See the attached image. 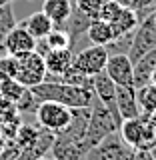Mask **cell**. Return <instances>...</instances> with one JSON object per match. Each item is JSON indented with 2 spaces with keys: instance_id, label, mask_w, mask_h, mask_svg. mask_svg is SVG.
Returning a JSON list of instances; mask_svg holds the SVG:
<instances>
[{
  "instance_id": "1f68e13d",
  "label": "cell",
  "mask_w": 156,
  "mask_h": 160,
  "mask_svg": "<svg viewBox=\"0 0 156 160\" xmlns=\"http://www.w3.org/2000/svg\"><path fill=\"white\" fill-rule=\"evenodd\" d=\"M74 6H76L78 10H82L84 14H88L90 18H96L98 14V8L102 6L104 0H72Z\"/></svg>"
},
{
  "instance_id": "4fadbf2b",
  "label": "cell",
  "mask_w": 156,
  "mask_h": 160,
  "mask_svg": "<svg viewBox=\"0 0 156 160\" xmlns=\"http://www.w3.org/2000/svg\"><path fill=\"white\" fill-rule=\"evenodd\" d=\"M154 70H156V48L146 52L144 56H140L132 64V86L140 88L144 84H150Z\"/></svg>"
},
{
  "instance_id": "d6a6232c",
  "label": "cell",
  "mask_w": 156,
  "mask_h": 160,
  "mask_svg": "<svg viewBox=\"0 0 156 160\" xmlns=\"http://www.w3.org/2000/svg\"><path fill=\"white\" fill-rule=\"evenodd\" d=\"M154 6H156V0H132V2H130V8L136 10V14H138L140 20L146 16Z\"/></svg>"
},
{
  "instance_id": "7402d4cb",
  "label": "cell",
  "mask_w": 156,
  "mask_h": 160,
  "mask_svg": "<svg viewBox=\"0 0 156 160\" xmlns=\"http://www.w3.org/2000/svg\"><path fill=\"white\" fill-rule=\"evenodd\" d=\"M136 100L140 108V116H152L156 110V86L154 84H144L136 88Z\"/></svg>"
},
{
  "instance_id": "74e56055",
  "label": "cell",
  "mask_w": 156,
  "mask_h": 160,
  "mask_svg": "<svg viewBox=\"0 0 156 160\" xmlns=\"http://www.w3.org/2000/svg\"><path fill=\"white\" fill-rule=\"evenodd\" d=\"M36 160H54V158H52V156H50V158H48V156H46V154H44V156H40V158H36Z\"/></svg>"
},
{
  "instance_id": "8d00e7d4",
  "label": "cell",
  "mask_w": 156,
  "mask_h": 160,
  "mask_svg": "<svg viewBox=\"0 0 156 160\" xmlns=\"http://www.w3.org/2000/svg\"><path fill=\"white\" fill-rule=\"evenodd\" d=\"M150 84H154V86H156V70H154V74H152V78H150Z\"/></svg>"
},
{
  "instance_id": "ab89813d",
  "label": "cell",
  "mask_w": 156,
  "mask_h": 160,
  "mask_svg": "<svg viewBox=\"0 0 156 160\" xmlns=\"http://www.w3.org/2000/svg\"><path fill=\"white\" fill-rule=\"evenodd\" d=\"M150 154H152V156H154V160H156V146H154L152 150H150Z\"/></svg>"
},
{
  "instance_id": "836d02e7",
  "label": "cell",
  "mask_w": 156,
  "mask_h": 160,
  "mask_svg": "<svg viewBox=\"0 0 156 160\" xmlns=\"http://www.w3.org/2000/svg\"><path fill=\"white\" fill-rule=\"evenodd\" d=\"M16 152H18L16 146H6L4 150H0V160H10Z\"/></svg>"
},
{
  "instance_id": "ffe728a7",
  "label": "cell",
  "mask_w": 156,
  "mask_h": 160,
  "mask_svg": "<svg viewBox=\"0 0 156 160\" xmlns=\"http://www.w3.org/2000/svg\"><path fill=\"white\" fill-rule=\"evenodd\" d=\"M18 24H22L24 28L28 30L30 34H32L36 40L40 38H46L48 36V32L54 28V24H52V20H50L46 14L42 12V10H38V12H32L26 20H22V22H18Z\"/></svg>"
},
{
  "instance_id": "60d3db41",
  "label": "cell",
  "mask_w": 156,
  "mask_h": 160,
  "mask_svg": "<svg viewBox=\"0 0 156 160\" xmlns=\"http://www.w3.org/2000/svg\"><path fill=\"white\" fill-rule=\"evenodd\" d=\"M134 160H136V158H134Z\"/></svg>"
},
{
  "instance_id": "6da1fadb",
  "label": "cell",
  "mask_w": 156,
  "mask_h": 160,
  "mask_svg": "<svg viewBox=\"0 0 156 160\" xmlns=\"http://www.w3.org/2000/svg\"><path fill=\"white\" fill-rule=\"evenodd\" d=\"M40 102L44 100H52V102H60L68 108H84L90 106L94 100V90L84 88V86H72V84L64 82H52V80H44V82L36 84L30 88Z\"/></svg>"
},
{
  "instance_id": "7a4b0ae2",
  "label": "cell",
  "mask_w": 156,
  "mask_h": 160,
  "mask_svg": "<svg viewBox=\"0 0 156 160\" xmlns=\"http://www.w3.org/2000/svg\"><path fill=\"white\" fill-rule=\"evenodd\" d=\"M116 130H118V124H116V120H114V116L110 114V110L94 96L92 104H90L88 128H86V134H84L82 144L90 150L92 146H96L100 140H104L108 134L116 132Z\"/></svg>"
},
{
  "instance_id": "484cf974",
  "label": "cell",
  "mask_w": 156,
  "mask_h": 160,
  "mask_svg": "<svg viewBox=\"0 0 156 160\" xmlns=\"http://www.w3.org/2000/svg\"><path fill=\"white\" fill-rule=\"evenodd\" d=\"M58 82L64 84H72V86H84V88H92V76H86V74L78 72L76 68L70 66L66 72H62L58 76Z\"/></svg>"
},
{
  "instance_id": "52a82bcc",
  "label": "cell",
  "mask_w": 156,
  "mask_h": 160,
  "mask_svg": "<svg viewBox=\"0 0 156 160\" xmlns=\"http://www.w3.org/2000/svg\"><path fill=\"white\" fill-rule=\"evenodd\" d=\"M154 48H156V22L146 16L140 20V24L132 34V44H130L128 56L134 64L140 56H144L146 52H150Z\"/></svg>"
},
{
  "instance_id": "44dd1931",
  "label": "cell",
  "mask_w": 156,
  "mask_h": 160,
  "mask_svg": "<svg viewBox=\"0 0 156 160\" xmlns=\"http://www.w3.org/2000/svg\"><path fill=\"white\" fill-rule=\"evenodd\" d=\"M86 36L92 44L108 46L114 40V32H112L110 22H104V20H100V18H92V22H90V26L86 30Z\"/></svg>"
},
{
  "instance_id": "603a6c76",
  "label": "cell",
  "mask_w": 156,
  "mask_h": 160,
  "mask_svg": "<svg viewBox=\"0 0 156 160\" xmlns=\"http://www.w3.org/2000/svg\"><path fill=\"white\" fill-rule=\"evenodd\" d=\"M16 18H14V8L12 2L0 6V54H4V40H6L8 32L16 26Z\"/></svg>"
},
{
  "instance_id": "ac0fdd59",
  "label": "cell",
  "mask_w": 156,
  "mask_h": 160,
  "mask_svg": "<svg viewBox=\"0 0 156 160\" xmlns=\"http://www.w3.org/2000/svg\"><path fill=\"white\" fill-rule=\"evenodd\" d=\"M72 8H74L72 0H44L42 12L52 20L54 26H62V24L68 20Z\"/></svg>"
},
{
  "instance_id": "d590c367",
  "label": "cell",
  "mask_w": 156,
  "mask_h": 160,
  "mask_svg": "<svg viewBox=\"0 0 156 160\" xmlns=\"http://www.w3.org/2000/svg\"><path fill=\"white\" fill-rule=\"evenodd\" d=\"M114 2L122 4V6H130V2H132V0H114Z\"/></svg>"
},
{
  "instance_id": "7c38bea8",
  "label": "cell",
  "mask_w": 156,
  "mask_h": 160,
  "mask_svg": "<svg viewBox=\"0 0 156 160\" xmlns=\"http://www.w3.org/2000/svg\"><path fill=\"white\" fill-rule=\"evenodd\" d=\"M116 108H118V114L122 120L140 116L136 88L134 86H116Z\"/></svg>"
},
{
  "instance_id": "ba28073f",
  "label": "cell",
  "mask_w": 156,
  "mask_h": 160,
  "mask_svg": "<svg viewBox=\"0 0 156 160\" xmlns=\"http://www.w3.org/2000/svg\"><path fill=\"white\" fill-rule=\"evenodd\" d=\"M92 90H94V96L110 110V114L114 116L116 124L120 126V124H122V118H120L118 108H116V84H114V80L102 70V72H98V74L92 76Z\"/></svg>"
},
{
  "instance_id": "5b68a950",
  "label": "cell",
  "mask_w": 156,
  "mask_h": 160,
  "mask_svg": "<svg viewBox=\"0 0 156 160\" xmlns=\"http://www.w3.org/2000/svg\"><path fill=\"white\" fill-rule=\"evenodd\" d=\"M18 58V72H16V80L20 84H24L26 88H32L36 84L44 82L46 78V62L38 52H28L22 54Z\"/></svg>"
},
{
  "instance_id": "f35d334b",
  "label": "cell",
  "mask_w": 156,
  "mask_h": 160,
  "mask_svg": "<svg viewBox=\"0 0 156 160\" xmlns=\"http://www.w3.org/2000/svg\"><path fill=\"white\" fill-rule=\"evenodd\" d=\"M8 2H14V0H0V6H4V4H8Z\"/></svg>"
},
{
  "instance_id": "30bf717a",
  "label": "cell",
  "mask_w": 156,
  "mask_h": 160,
  "mask_svg": "<svg viewBox=\"0 0 156 160\" xmlns=\"http://www.w3.org/2000/svg\"><path fill=\"white\" fill-rule=\"evenodd\" d=\"M36 46V38L28 32L22 24H16L8 32L4 40V54H12V56H22V54L32 52Z\"/></svg>"
},
{
  "instance_id": "e0dca14e",
  "label": "cell",
  "mask_w": 156,
  "mask_h": 160,
  "mask_svg": "<svg viewBox=\"0 0 156 160\" xmlns=\"http://www.w3.org/2000/svg\"><path fill=\"white\" fill-rule=\"evenodd\" d=\"M142 130H144V116H136V118L122 120V124L118 126V134L126 144L138 150L140 142H142Z\"/></svg>"
},
{
  "instance_id": "8992f818",
  "label": "cell",
  "mask_w": 156,
  "mask_h": 160,
  "mask_svg": "<svg viewBox=\"0 0 156 160\" xmlns=\"http://www.w3.org/2000/svg\"><path fill=\"white\" fill-rule=\"evenodd\" d=\"M108 60V50L106 46H98V44H92V46L80 50L78 54H74L72 58V68H76L78 72L86 74V76H94V74L102 72L104 66H106Z\"/></svg>"
},
{
  "instance_id": "d4e9b609",
  "label": "cell",
  "mask_w": 156,
  "mask_h": 160,
  "mask_svg": "<svg viewBox=\"0 0 156 160\" xmlns=\"http://www.w3.org/2000/svg\"><path fill=\"white\" fill-rule=\"evenodd\" d=\"M24 90H26V86L20 84L16 78H2L0 80V96L10 100V102H16L22 96Z\"/></svg>"
},
{
  "instance_id": "3957f363",
  "label": "cell",
  "mask_w": 156,
  "mask_h": 160,
  "mask_svg": "<svg viewBox=\"0 0 156 160\" xmlns=\"http://www.w3.org/2000/svg\"><path fill=\"white\" fill-rule=\"evenodd\" d=\"M136 152L138 150L124 142L116 130V132L108 134L104 140H100L96 146L90 148L84 160H134Z\"/></svg>"
},
{
  "instance_id": "e575fe53",
  "label": "cell",
  "mask_w": 156,
  "mask_h": 160,
  "mask_svg": "<svg viewBox=\"0 0 156 160\" xmlns=\"http://www.w3.org/2000/svg\"><path fill=\"white\" fill-rule=\"evenodd\" d=\"M4 148H6V140H4L2 132H0V150H4Z\"/></svg>"
},
{
  "instance_id": "4dcf8cb0",
  "label": "cell",
  "mask_w": 156,
  "mask_h": 160,
  "mask_svg": "<svg viewBox=\"0 0 156 160\" xmlns=\"http://www.w3.org/2000/svg\"><path fill=\"white\" fill-rule=\"evenodd\" d=\"M120 10H122V4L114 2V0H104V2H102V6L98 8L96 18L104 20V22H112V20L116 18V14L120 12Z\"/></svg>"
},
{
  "instance_id": "8fae6325",
  "label": "cell",
  "mask_w": 156,
  "mask_h": 160,
  "mask_svg": "<svg viewBox=\"0 0 156 160\" xmlns=\"http://www.w3.org/2000/svg\"><path fill=\"white\" fill-rule=\"evenodd\" d=\"M88 118H90V106L72 108V116H70V122L66 124V128L60 130L54 136L62 140H70V142H82L88 128Z\"/></svg>"
},
{
  "instance_id": "5bb4252c",
  "label": "cell",
  "mask_w": 156,
  "mask_h": 160,
  "mask_svg": "<svg viewBox=\"0 0 156 160\" xmlns=\"http://www.w3.org/2000/svg\"><path fill=\"white\" fill-rule=\"evenodd\" d=\"M50 152H52L54 160H84L88 148L82 142H70V140H62L54 136Z\"/></svg>"
},
{
  "instance_id": "d6986e66",
  "label": "cell",
  "mask_w": 156,
  "mask_h": 160,
  "mask_svg": "<svg viewBox=\"0 0 156 160\" xmlns=\"http://www.w3.org/2000/svg\"><path fill=\"white\" fill-rule=\"evenodd\" d=\"M90 22H92V18H90L88 14H84L82 10H78L76 6H74V8H72V12H70V16H68V20H66V22H64L60 28L66 30L68 36L72 38V44H74V42H76V40L88 30Z\"/></svg>"
},
{
  "instance_id": "2e32d148",
  "label": "cell",
  "mask_w": 156,
  "mask_h": 160,
  "mask_svg": "<svg viewBox=\"0 0 156 160\" xmlns=\"http://www.w3.org/2000/svg\"><path fill=\"white\" fill-rule=\"evenodd\" d=\"M138 24H140V18H138L136 10L130 8V6H122V10L116 14V18L110 22V26H112L114 38H118V36H124L128 32H134Z\"/></svg>"
},
{
  "instance_id": "cb8c5ba5",
  "label": "cell",
  "mask_w": 156,
  "mask_h": 160,
  "mask_svg": "<svg viewBox=\"0 0 156 160\" xmlns=\"http://www.w3.org/2000/svg\"><path fill=\"white\" fill-rule=\"evenodd\" d=\"M40 132H42V128H36V126H32V124H30V126H28V124H20L16 136H14L12 146H16L18 150L30 146V144H34V142L38 140Z\"/></svg>"
},
{
  "instance_id": "f1b7e54d",
  "label": "cell",
  "mask_w": 156,
  "mask_h": 160,
  "mask_svg": "<svg viewBox=\"0 0 156 160\" xmlns=\"http://www.w3.org/2000/svg\"><path fill=\"white\" fill-rule=\"evenodd\" d=\"M16 72H18V58L12 54H0V80L16 78Z\"/></svg>"
},
{
  "instance_id": "9c48e42d",
  "label": "cell",
  "mask_w": 156,
  "mask_h": 160,
  "mask_svg": "<svg viewBox=\"0 0 156 160\" xmlns=\"http://www.w3.org/2000/svg\"><path fill=\"white\" fill-rule=\"evenodd\" d=\"M104 72L114 80L116 86H132V60L128 54L124 52L108 54Z\"/></svg>"
},
{
  "instance_id": "f546056e",
  "label": "cell",
  "mask_w": 156,
  "mask_h": 160,
  "mask_svg": "<svg viewBox=\"0 0 156 160\" xmlns=\"http://www.w3.org/2000/svg\"><path fill=\"white\" fill-rule=\"evenodd\" d=\"M14 120H20V112H18L16 104L0 96V124L14 122Z\"/></svg>"
},
{
  "instance_id": "4316f807",
  "label": "cell",
  "mask_w": 156,
  "mask_h": 160,
  "mask_svg": "<svg viewBox=\"0 0 156 160\" xmlns=\"http://www.w3.org/2000/svg\"><path fill=\"white\" fill-rule=\"evenodd\" d=\"M46 42H48V46L52 48V50H58V48H70V46H72V38L68 36L66 30L60 28V26H54L52 30H50L48 36H46Z\"/></svg>"
},
{
  "instance_id": "83f0119b",
  "label": "cell",
  "mask_w": 156,
  "mask_h": 160,
  "mask_svg": "<svg viewBox=\"0 0 156 160\" xmlns=\"http://www.w3.org/2000/svg\"><path fill=\"white\" fill-rule=\"evenodd\" d=\"M14 104H16V108H18V112H20V114H26V112H30V110H32V112H36L40 100L36 98V94H34L32 90L26 88V90L22 92V96H20Z\"/></svg>"
},
{
  "instance_id": "9a60e30c",
  "label": "cell",
  "mask_w": 156,
  "mask_h": 160,
  "mask_svg": "<svg viewBox=\"0 0 156 160\" xmlns=\"http://www.w3.org/2000/svg\"><path fill=\"white\" fill-rule=\"evenodd\" d=\"M72 58L74 52L70 48H58V50H50V52L44 56V62H46V74L48 76H60L62 72L72 66Z\"/></svg>"
},
{
  "instance_id": "277c9868",
  "label": "cell",
  "mask_w": 156,
  "mask_h": 160,
  "mask_svg": "<svg viewBox=\"0 0 156 160\" xmlns=\"http://www.w3.org/2000/svg\"><path fill=\"white\" fill-rule=\"evenodd\" d=\"M36 122L40 128L48 130L52 134H58L60 130L66 128V124L70 122L72 116V108L64 106L60 102H52V100H44L38 104L36 108Z\"/></svg>"
}]
</instances>
